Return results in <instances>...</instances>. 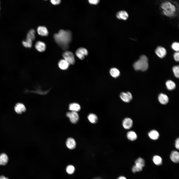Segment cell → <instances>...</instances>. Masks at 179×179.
<instances>
[{"instance_id": "cb8c5ba5", "label": "cell", "mask_w": 179, "mask_h": 179, "mask_svg": "<svg viewBox=\"0 0 179 179\" xmlns=\"http://www.w3.org/2000/svg\"><path fill=\"white\" fill-rule=\"evenodd\" d=\"M166 85L167 89L169 90L174 89L176 87L175 83L171 80H168L167 81L166 83Z\"/></svg>"}, {"instance_id": "f35d334b", "label": "cell", "mask_w": 179, "mask_h": 179, "mask_svg": "<svg viewBox=\"0 0 179 179\" xmlns=\"http://www.w3.org/2000/svg\"><path fill=\"white\" fill-rule=\"evenodd\" d=\"M93 179H102L101 178H95Z\"/></svg>"}, {"instance_id": "7402d4cb", "label": "cell", "mask_w": 179, "mask_h": 179, "mask_svg": "<svg viewBox=\"0 0 179 179\" xmlns=\"http://www.w3.org/2000/svg\"><path fill=\"white\" fill-rule=\"evenodd\" d=\"M110 73L113 77L117 78L120 75V73L119 70L116 68H111L110 70Z\"/></svg>"}, {"instance_id": "7c38bea8", "label": "cell", "mask_w": 179, "mask_h": 179, "mask_svg": "<svg viewBox=\"0 0 179 179\" xmlns=\"http://www.w3.org/2000/svg\"><path fill=\"white\" fill-rule=\"evenodd\" d=\"M66 145L69 149H74L76 146V143L73 138L70 137L68 138L66 142Z\"/></svg>"}, {"instance_id": "8992f818", "label": "cell", "mask_w": 179, "mask_h": 179, "mask_svg": "<svg viewBox=\"0 0 179 179\" xmlns=\"http://www.w3.org/2000/svg\"><path fill=\"white\" fill-rule=\"evenodd\" d=\"M76 54L79 59L82 60L84 59L86 56H87L88 51L86 48L83 47H80L77 50Z\"/></svg>"}, {"instance_id": "9c48e42d", "label": "cell", "mask_w": 179, "mask_h": 179, "mask_svg": "<svg viewBox=\"0 0 179 179\" xmlns=\"http://www.w3.org/2000/svg\"><path fill=\"white\" fill-rule=\"evenodd\" d=\"M117 17L120 20H127L129 17L128 13L126 11L122 10L119 11L116 14Z\"/></svg>"}, {"instance_id": "7a4b0ae2", "label": "cell", "mask_w": 179, "mask_h": 179, "mask_svg": "<svg viewBox=\"0 0 179 179\" xmlns=\"http://www.w3.org/2000/svg\"><path fill=\"white\" fill-rule=\"evenodd\" d=\"M162 13L168 17L173 18L177 16L178 12V7L175 2L171 0H165L160 5Z\"/></svg>"}, {"instance_id": "d6a6232c", "label": "cell", "mask_w": 179, "mask_h": 179, "mask_svg": "<svg viewBox=\"0 0 179 179\" xmlns=\"http://www.w3.org/2000/svg\"><path fill=\"white\" fill-rule=\"evenodd\" d=\"M179 51H176L173 55L175 60L177 62H179Z\"/></svg>"}, {"instance_id": "8fae6325", "label": "cell", "mask_w": 179, "mask_h": 179, "mask_svg": "<svg viewBox=\"0 0 179 179\" xmlns=\"http://www.w3.org/2000/svg\"><path fill=\"white\" fill-rule=\"evenodd\" d=\"M14 110L17 113L21 114L25 112L26 109L25 105L23 104L18 103L15 105L14 107Z\"/></svg>"}, {"instance_id": "2e32d148", "label": "cell", "mask_w": 179, "mask_h": 179, "mask_svg": "<svg viewBox=\"0 0 179 179\" xmlns=\"http://www.w3.org/2000/svg\"><path fill=\"white\" fill-rule=\"evenodd\" d=\"M170 158L173 162L178 163L179 161V154L178 152L176 151H172L170 155Z\"/></svg>"}, {"instance_id": "6da1fadb", "label": "cell", "mask_w": 179, "mask_h": 179, "mask_svg": "<svg viewBox=\"0 0 179 179\" xmlns=\"http://www.w3.org/2000/svg\"><path fill=\"white\" fill-rule=\"evenodd\" d=\"M56 43L63 50H66L69 47V44L72 39V34L69 30H61L57 33L54 35Z\"/></svg>"}, {"instance_id": "d6986e66", "label": "cell", "mask_w": 179, "mask_h": 179, "mask_svg": "<svg viewBox=\"0 0 179 179\" xmlns=\"http://www.w3.org/2000/svg\"><path fill=\"white\" fill-rule=\"evenodd\" d=\"M148 135L151 139L153 140L157 139L159 136L158 132L155 130H153L150 131L148 133Z\"/></svg>"}, {"instance_id": "74e56055", "label": "cell", "mask_w": 179, "mask_h": 179, "mask_svg": "<svg viewBox=\"0 0 179 179\" xmlns=\"http://www.w3.org/2000/svg\"><path fill=\"white\" fill-rule=\"evenodd\" d=\"M117 179H127L124 176H120Z\"/></svg>"}, {"instance_id": "603a6c76", "label": "cell", "mask_w": 179, "mask_h": 179, "mask_svg": "<svg viewBox=\"0 0 179 179\" xmlns=\"http://www.w3.org/2000/svg\"><path fill=\"white\" fill-rule=\"evenodd\" d=\"M88 118L89 121L92 124L96 123L98 120L97 116L95 114L92 113H90L88 115Z\"/></svg>"}, {"instance_id": "4316f807", "label": "cell", "mask_w": 179, "mask_h": 179, "mask_svg": "<svg viewBox=\"0 0 179 179\" xmlns=\"http://www.w3.org/2000/svg\"><path fill=\"white\" fill-rule=\"evenodd\" d=\"M22 43L25 47L31 48L32 45V40L28 38H26L25 41H22Z\"/></svg>"}, {"instance_id": "f546056e", "label": "cell", "mask_w": 179, "mask_h": 179, "mask_svg": "<svg viewBox=\"0 0 179 179\" xmlns=\"http://www.w3.org/2000/svg\"><path fill=\"white\" fill-rule=\"evenodd\" d=\"M75 168L74 166L72 165L68 166L66 168V171L67 173L70 174H73L74 172Z\"/></svg>"}, {"instance_id": "83f0119b", "label": "cell", "mask_w": 179, "mask_h": 179, "mask_svg": "<svg viewBox=\"0 0 179 179\" xmlns=\"http://www.w3.org/2000/svg\"><path fill=\"white\" fill-rule=\"evenodd\" d=\"M35 31L34 29L30 30L28 33L26 38L30 39L32 41L34 40L35 39Z\"/></svg>"}, {"instance_id": "5b68a950", "label": "cell", "mask_w": 179, "mask_h": 179, "mask_svg": "<svg viewBox=\"0 0 179 179\" xmlns=\"http://www.w3.org/2000/svg\"><path fill=\"white\" fill-rule=\"evenodd\" d=\"M66 115L73 124L76 123L79 120V115L77 112L72 111L68 112L66 113Z\"/></svg>"}, {"instance_id": "30bf717a", "label": "cell", "mask_w": 179, "mask_h": 179, "mask_svg": "<svg viewBox=\"0 0 179 179\" xmlns=\"http://www.w3.org/2000/svg\"><path fill=\"white\" fill-rule=\"evenodd\" d=\"M133 121L132 119L126 118L124 119L122 122V125L124 128L127 130L130 129L132 126Z\"/></svg>"}, {"instance_id": "d590c367", "label": "cell", "mask_w": 179, "mask_h": 179, "mask_svg": "<svg viewBox=\"0 0 179 179\" xmlns=\"http://www.w3.org/2000/svg\"><path fill=\"white\" fill-rule=\"evenodd\" d=\"M179 139L178 138L176 140L175 142V146L176 148L178 149H179Z\"/></svg>"}, {"instance_id": "3957f363", "label": "cell", "mask_w": 179, "mask_h": 179, "mask_svg": "<svg viewBox=\"0 0 179 179\" xmlns=\"http://www.w3.org/2000/svg\"><path fill=\"white\" fill-rule=\"evenodd\" d=\"M133 66L136 70L146 71L148 67V58L145 55H141L140 56L139 59L134 63Z\"/></svg>"}, {"instance_id": "8d00e7d4", "label": "cell", "mask_w": 179, "mask_h": 179, "mask_svg": "<svg viewBox=\"0 0 179 179\" xmlns=\"http://www.w3.org/2000/svg\"><path fill=\"white\" fill-rule=\"evenodd\" d=\"M0 179H9L8 178L5 177L3 176H0Z\"/></svg>"}, {"instance_id": "d4e9b609", "label": "cell", "mask_w": 179, "mask_h": 179, "mask_svg": "<svg viewBox=\"0 0 179 179\" xmlns=\"http://www.w3.org/2000/svg\"><path fill=\"white\" fill-rule=\"evenodd\" d=\"M136 165L142 168L145 166V162L144 160L141 157H139L135 161Z\"/></svg>"}, {"instance_id": "ffe728a7", "label": "cell", "mask_w": 179, "mask_h": 179, "mask_svg": "<svg viewBox=\"0 0 179 179\" xmlns=\"http://www.w3.org/2000/svg\"><path fill=\"white\" fill-rule=\"evenodd\" d=\"M8 159L7 155L3 153L0 155V165H5L8 163Z\"/></svg>"}, {"instance_id": "4fadbf2b", "label": "cell", "mask_w": 179, "mask_h": 179, "mask_svg": "<svg viewBox=\"0 0 179 179\" xmlns=\"http://www.w3.org/2000/svg\"><path fill=\"white\" fill-rule=\"evenodd\" d=\"M35 47L36 49L39 52H43L45 50L46 46L44 42L41 41H38L36 43Z\"/></svg>"}, {"instance_id": "ac0fdd59", "label": "cell", "mask_w": 179, "mask_h": 179, "mask_svg": "<svg viewBox=\"0 0 179 179\" xmlns=\"http://www.w3.org/2000/svg\"><path fill=\"white\" fill-rule=\"evenodd\" d=\"M81 106L78 103H74L71 104L69 106V109L71 111L78 112L81 109Z\"/></svg>"}, {"instance_id": "1f68e13d", "label": "cell", "mask_w": 179, "mask_h": 179, "mask_svg": "<svg viewBox=\"0 0 179 179\" xmlns=\"http://www.w3.org/2000/svg\"><path fill=\"white\" fill-rule=\"evenodd\" d=\"M142 170V168L139 167L135 165L132 168V172L134 173L141 171Z\"/></svg>"}, {"instance_id": "ba28073f", "label": "cell", "mask_w": 179, "mask_h": 179, "mask_svg": "<svg viewBox=\"0 0 179 179\" xmlns=\"http://www.w3.org/2000/svg\"><path fill=\"white\" fill-rule=\"evenodd\" d=\"M120 97L123 101L127 103L129 102L133 98L131 93L128 91L126 93L121 92L120 94Z\"/></svg>"}, {"instance_id": "277c9868", "label": "cell", "mask_w": 179, "mask_h": 179, "mask_svg": "<svg viewBox=\"0 0 179 179\" xmlns=\"http://www.w3.org/2000/svg\"><path fill=\"white\" fill-rule=\"evenodd\" d=\"M62 56L64 59L67 62L69 65H73L75 63L74 56L72 52L66 50L63 53Z\"/></svg>"}, {"instance_id": "52a82bcc", "label": "cell", "mask_w": 179, "mask_h": 179, "mask_svg": "<svg viewBox=\"0 0 179 179\" xmlns=\"http://www.w3.org/2000/svg\"><path fill=\"white\" fill-rule=\"evenodd\" d=\"M155 52L157 55L161 58L165 57L167 54V51L166 49L161 46H158L156 48Z\"/></svg>"}, {"instance_id": "5bb4252c", "label": "cell", "mask_w": 179, "mask_h": 179, "mask_svg": "<svg viewBox=\"0 0 179 179\" xmlns=\"http://www.w3.org/2000/svg\"><path fill=\"white\" fill-rule=\"evenodd\" d=\"M37 31L39 34L42 36H47L48 34V30L44 26H40L38 27Z\"/></svg>"}, {"instance_id": "4dcf8cb0", "label": "cell", "mask_w": 179, "mask_h": 179, "mask_svg": "<svg viewBox=\"0 0 179 179\" xmlns=\"http://www.w3.org/2000/svg\"><path fill=\"white\" fill-rule=\"evenodd\" d=\"M172 49L176 51H179V44L178 42H174L171 45Z\"/></svg>"}, {"instance_id": "484cf974", "label": "cell", "mask_w": 179, "mask_h": 179, "mask_svg": "<svg viewBox=\"0 0 179 179\" xmlns=\"http://www.w3.org/2000/svg\"><path fill=\"white\" fill-rule=\"evenodd\" d=\"M153 161L154 163L156 165H160L162 164V160L160 156L156 155L153 156Z\"/></svg>"}, {"instance_id": "e575fe53", "label": "cell", "mask_w": 179, "mask_h": 179, "mask_svg": "<svg viewBox=\"0 0 179 179\" xmlns=\"http://www.w3.org/2000/svg\"><path fill=\"white\" fill-rule=\"evenodd\" d=\"M51 3L54 5H57L60 4L61 0H50Z\"/></svg>"}, {"instance_id": "836d02e7", "label": "cell", "mask_w": 179, "mask_h": 179, "mask_svg": "<svg viewBox=\"0 0 179 179\" xmlns=\"http://www.w3.org/2000/svg\"><path fill=\"white\" fill-rule=\"evenodd\" d=\"M88 1L90 4L96 5L99 3L100 0H88Z\"/></svg>"}, {"instance_id": "ab89813d", "label": "cell", "mask_w": 179, "mask_h": 179, "mask_svg": "<svg viewBox=\"0 0 179 179\" xmlns=\"http://www.w3.org/2000/svg\"></svg>"}, {"instance_id": "e0dca14e", "label": "cell", "mask_w": 179, "mask_h": 179, "mask_svg": "<svg viewBox=\"0 0 179 179\" xmlns=\"http://www.w3.org/2000/svg\"><path fill=\"white\" fill-rule=\"evenodd\" d=\"M69 65L68 62L64 59L60 60L58 63L59 68L62 70H65L67 69Z\"/></svg>"}, {"instance_id": "9a60e30c", "label": "cell", "mask_w": 179, "mask_h": 179, "mask_svg": "<svg viewBox=\"0 0 179 179\" xmlns=\"http://www.w3.org/2000/svg\"><path fill=\"white\" fill-rule=\"evenodd\" d=\"M158 100L160 102L163 104H166L169 101V98L167 96L163 93H161L159 95Z\"/></svg>"}, {"instance_id": "44dd1931", "label": "cell", "mask_w": 179, "mask_h": 179, "mask_svg": "<svg viewBox=\"0 0 179 179\" xmlns=\"http://www.w3.org/2000/svg\"><path fill=\"white\" fill-rule=\"evenodd\" d=\"M127 136L129 140L132 141L135 140L137 138V135L133 131L128 132L127 133Z\"/></svg>"}, {"instance_id": "f1b7e54d", "label": "cell", "mask_w": 179, "mask_h": 179, "mask_svg": "<svg viewBox=\"0 0 179 179\" xmlns=\"http://www.w3.org/2000/svg\"><path fill=\"white\" fill-rule=\"evenodd\" d=\"M172 70L174 75L177 78L179 77V66H175L172 68Z\"/></svg>"}]
</instances>
